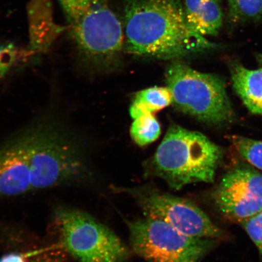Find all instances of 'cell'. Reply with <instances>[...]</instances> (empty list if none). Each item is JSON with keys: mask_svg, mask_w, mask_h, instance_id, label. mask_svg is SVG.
<instances>
[{"mask_svg": "<svg viewBox=\"0 0 262 262\" xmlns=\"http://www.w3.org/2000/svg\"><path fill=\"white\" fill-rule=\"evenodd\" d=\"M69 35L83 60L109 63L124 44V28L107 0H57Z\"/></svg>", "mask_w": 262, "mask_h": 262, "instance_id": "277c9868", "label": "cell"}, {"mask_svg": "<svg viewBox=\"0 0 262 262\" xmlns=\"http://www.w3.org/2000/svg\"><path fill=\"white\" fill-rule=\"evenodd\" d=\"M0 262H27L25 254L12 252L6 254L0 258Z\"/></svg>", "mask_w": 262, "mask_h": 262, "instance_id": "d6986e66", "label": "cell"}, {"mask_svg": "<svg viewBox=\"0 0 262 262\" xmlns=\"http://www.w3.org/2000/svg\"><path fill=\"white\" fill-rule=\"evenodd\" d=\"M228 15L234 24L255 22L262 19V0H227Z\"/></svg>", "mask_w": 262, "mask_h": 262, "instance_id": "5bb4252c", "label": "cell"}, {"mask_svg": "<svg viewBox=\"0 0 262 262\" xmlns=\"http://www.w3.org/2000/svg\"><path fill=\"white\" fill-rule=\"evenodd\" d=\"M122 191L136 200L145 216L165 221L190 236L212 239L224 236L222 229L188 200L149 186L124 188Z\"/></svg>", "mask_w": 262, "mask_h": 262, "instance_id": "ba28073f", "label": "cell"}, {"mask_svg": "<svg viewBox=\"0 0 262 262\" xmlns=\"http://www.w3.org/2000/svg\"><path fill=\"white\" fill-rule=\"evenodd\" d=\"M30 262H64L60 255L56 253H45L33 258Z\"/></svg>", "mask_w": 262, "mask_h": 262, "instance_id": "ac0fdd59", "label": "cell"}, {"mask_svg": "<svg viewBox=\"0 0 262 262\" xmlns=\"http://www.w3.org/2000/svg\"><path fill=\"white\" fill-rule=\"evenodd\" d=\"M127 51L140 56L175 58L214 47L187 24L180 0H126Z\"/></svg>", "mask_w": 262, "mask_h": 262, "instance_id": "7a4b0ae2", "label": "cell"}, {"mask_svg": "<svg viewBox=\"0 0 262 262\" xmlns=\"http://www.w3.org/2000/svg\"><path fill=\"white\" fill-rule=\"evenodd\" d=\"M22 54L14 45H0V80L7 74L18 62L21 60Z\"/></svg>", "mask_w": 262, "mask_h": 262, "instance_id": "2e32d148", "label": "cell"}, {"mask_svg": "<svg viewBox=\"0 0 262 262\" xmlns=\"http://www.w3.org/2000/svg\"><path fill=\"white\" fill-rule=\"evenodd\" d=\"M165 76L172 103L179 110L212 124L228 122L233 117L224 82L215 75L175 62L167 68Z\"/></svg>", "mask_w": 262, "mask_h": 262, "instance_id": "5b68a950", "label": "cell"}, {"mask_svg": "<svg viewBox=\"0 0 262 262\" xmlns=\"http://www.w3.org/2000/svg\"><path fill=\"white\" fill-rule=\"evenodd\" d=\"M233 141L239 156L251 165L262 171L261 141L241 137H236Z\"/></svg>", "mask_w": 262, "mask_h": 262, "instance_id": "9a60e30c", "label": "cell"}, {"mask_svg": "<svg viewBox=\"0 0 262 262\" xmlns=\"http://www.w3.org/2000/svg\"><path fill=\"white\" fill-rule=\"evenodd\" d=\"M232 80L235 92L245 105L252 113L262 117V69L251 70L235 67Z\"/></svg>", "mask_w": 262, "mask_h": 262, "instance_id": "8fae6325", "label": "cell"}, {"mask_svg": "<svg viewBox=\"0 0 262 262\" xmlns=\"http://www.w3.org/2000/svg\"><path fill=\"white\" fill-rule=\"evenodd\" d=\"M183 5L186 21L193 31L204 37L218 34L223 14L217 0H184Z\"/></svg>", "mask_w": 262, "mask_h": 262, "instance_id": "30bf717a", "label": "cell"}, {"mask_svg": "<svg viewBox=\"0 0 262 262\" xmlns=\"http://www.w3.org/2000/svg\"><path fill=\"white\" fill-rule=\"evenodd\" d=\"M130 133L137 145L145 146L159 138L161 127L152 114H147L134 120Z\"/></svg>", "mask_w": 262, "mask_h": 262, "instance_id": "4fadbf2b", "label": "cell"}, {"mask_svg": "<svg viewBox=\"0 0 262 262\" xmlns=\"http://www.w3.org/2000/svg\"><path fill=\"white\" fill-rule=\"evenodd\" d=\"M240 224L256 246L262 261V211Z\"/></svg>", "mask_w": 262, "mask_h": 262, "instance_id": "e0dca14e", "label": "cell"}, {"mask_svg": "<svg viewBox=\"0 0 262 262\" xmlns=\"http://www.w3.org/2000/svg\"><path fill=\"white\" fill-rule=\"evenodd\" d=\"M261 59H262V55H261Z\"/></svg>", "mask_w": 262, "mask_h": 262, "instance_id": "ffe728a7", "label": "cell"}, {"mask_svg": "<svg viewBox=\"0 0 262 262\" xmlns=\"http://www.w3.org/2000/svg\"><path fill=\"white\" fill-rule=\"evenodd\" d=\"M211 199L225 218L241 224L262 211V173L250 166L235 167L223 177Z\"/></svg>", "mask_w": 262, "mask_h": 262, "instance_id": "9c48e42d", "label": "cell"}, {"mask_svg": "<svg viewBox=\"0 0 262 262\" xmlns=\"http://www.w3.org/2000/svg\"><path fill=\"white\" fill-rule=\"evenodd\" d=\"M172 103V94L168 88H150L136 94L130 107V116L134 120L143 115L157 112Z\"/></svg>", "mask_w": 262, "mask_h": 262, "instance_id": "7c38bea8", "label": "cell"}, {"mask_svg": "<svg viewBox=\"0 0 262 262\" xmlns=\"http://www.w3.org/2000/svg\"><path fill=\"white\" fill-rule=\"evenodd\" d=\"M88 176L83 146L54 123L28 127L0 147V198L74 184Z\"/></svg>", "mask_w": 262, "mask_h": 262, "instance_id": "6da1fadb", "label": "cell"}, {"mask_svg": "<svg viewBox=\"0 0 262 262\" xmlns=\"http://www.w3.org/2000/svg\"><path fill=\"white\" fill-rule=\"evenodd\" d=\"M222 158L220 147L204 134L175 124L157 148L148 172L179 190L192 183L214 182Z\"/></svg>", "mask_w": 262, "mask_h": 262, "instance_id": "3957f363", "label": "cell"}, {"mask_svg": "<svg viewBox=\"0 0 262 262\" xmlns=\"http://www.w3.org/2000/svg\"><path fill=\"white\" fill-rule=\"evenodd\" d=\"M132 250L148 262H199L215 239L190 236L168 223L147 217L127 221Z\"/></svg>", "mask_w": 262, "mask_h": 262, "instance_id": "52a82bcc", "label": "cell"}, {"mask_svg": "<svg viewBox=\"0 0 262 262\" xmlns=\"http://www.w3.org/2000/svg\"><path fill=\"white\" fill-rule=\"evenodd\" d=\"M55 221L61 248L78 262H124L129 257L119 237L87 212L60 208Z\"/></svg>", "mask_w": 262, "mask_h": 262, "instance_id": "8992f818", "label": "cell"}]
</instances>
